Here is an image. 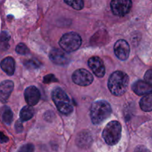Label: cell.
Segmentation results:
<instances>
[{"mask_svg": "<svg viewBox=\"0 0 152 152\" xmlns=\"http://www.w3.org/2000/svg\"><path fill=\"white\" fill-rule=\"evenodd\" d=\"M25 99L27 104L31 106L37 105L40 99V92L35 86H30L25 91Z\"/></svg>", "mask_w": 152, "mask_h": 152, "instance_id": "11", "label": "cell"}, {"mask_svg": "<svg viewBox=\"0 0 152 152\" xmlns=\"http://www.w3.org/2000/svg\"><path fill=\"white\" fill-rule=\"evenodd\" d=\"M1 68L9 76H12L15 71V61L12 57H6L0 63Z\"/></svg>", "mask_w": 152, "mask_h": 152, "instance_id": "15", "label": "cell"}, {"mask_svg": "<svg viewBox=\"0 0 152 152\" xmlns=\"http://www.w3.org/2000/svg\"><path fill=\"white\" fill-rule=\"evenodd\" d=\"M18 152H34V146L33 144H25L22 145Z\"/></svg>", "mask_w": 152, "mask_h": 152, "instance_id": "21", "label": "cell"}, {"mask_svg": "<svg viewBox=\"0 0 152 152\" xmlns=\"http://www.w3.org/2000/svg\"><path fill=\"white\" fill-rule=\"evenodd\" d=\"M76 142L80 148H89L92 143V137L91 136V134L87 132H81L77 136V139H76Z\"/></svg>", "mask_w": 152, "mask_h": 152, "instance_id": "14", "label": "cell"}, {"mask_svg": "<svg viewBox=\"0 0 152 152\" xmlns=\"http://www.w3.org/2000/svg\"><path fill=\"white\" fill-rule=\"evenodd\" d=\"M88 66L97 77H103L105 68L102 59L98 56H93L88 59Z\"/></svg>", "mask_w": 152, "mask_h": 152, "instance_id": "9", "label": "cell"}, {"mask_svg": "<svg viewBox=\"0 0 152 152\" xmlns=\"http://www.w3.org/2000/svg\"><path fill=\"white\" fill-rule=\"evenodd\" d=\"M15 128H16V132L17 133H20V132H22L23 130V126H22V120H18L16 123V125H15Z\"/></svg>", "mask_w": 152, "mask_h": 152, "instance_id": "24", "label": "cell"}, {"mask_svg": "<svg viewBox=\"0 0 152 152\" xmlns=\"http://www.w3.org/2000/svg\"><path fill=\"white\" fill-rule=\"evenodd\" d=\"M132 7L131 0H112L111 2V11L117 16H124L129 13Z\"/></svg>", "mask_w": 152, "mask_h": 152, "instance_id": "6", "label": "cell"}, {"mask_svg": "<svg viewBox=\"0 0 152 152\" xmlns=\"http://www.w3.org/2000/svg\"><path fill=\"white\" fill-rule=\"evenodd\" d=\"M9 39H10V36L7 32H2L0 34V42L2 43L3 45L7 42Z\"/></svg>", "mask_w": 152, "mask_h": 152, "instance_id": "22", "label": "cell"}, {"mask_svg": "<svg viewBox=\"0 0 152 152\" xmlns=\"http://www.w3.org/2000/svg\"><path fill=\"white\" fill-rule=\"evenodd\" d=\"M122 126L119 122L111 121L107 124L102 132V137L107 144L114 145L121 138Z\"/></svg>", "mask_w": 152, "mask_h": 152, "instance_id": "4", "label": "cell"}, {"mask_svg": "<svg viewBox=\"0 0 152 152\" xmlns=\"http://www.w3.org/2000/svg\"><path fill=\"white\" fill-rule=\"evenodd\" d=\"M114 53L121 60H126L130 53V47L126 40L120 39L114 45Z\"/></svg>", "mask_w": 152, "mask_h": 152, "instance_id": "8", "label": "cell"}, {"mask_svg": "<svg viewBox=\"0 0 152 152\" xmlns=\"http://www.w3.org/2000/svg\"><path fill=\"white\" fill-rule=\"evenodd\" d=\"M34 114V110L31 105H26L23 107L20 111V120L23 121H28L31 120Z\"/></svg>", "mask_w": 152, "mask_h": 152, "instance_id": "17", "label": "cell"}, {"mask_svg": "<svg viewBox=\"0 0 152 152\" xmlns=\"http://www.w3.org/2000/svg\"><path fill=\"white\" fill-rule=\"evenodd\" d=\"M74 83L80 86H88L92 83L94 77L86 69H78L72 75Z\"/></svg>", "mask_w": 152, "mask_h": 152, "instance_id": "7", "label": "cell"}, {"mask_svg": "<svg viewBox=\"0 0 152 152\" xmlns=\"http://www.w3.org/2000/svg\"><path fill=\"white\" fill-rule=\"evenodd\" d=\"M49 57L50 60L56 65H65L69 62V56L68 54L59 49L54 48L50 50Z\"/></svg>", "mask_w": 152, "mask_h": 152, "instance_id": "10", "label": "cell"}, {"mask_svg": "<svg viewBox=\"0 0 152 152\" xmlns=\"http://www.w3.org/2000/svg\"><path fill=\"white\" fill-rule=\"evenodd\" d=\"M132 90L139 96H144L148 94L152 93V86L146 81L138 80L133 84Z\"/></svg>", "mask_w": 152, "mask_h": 152, "instance_id": "13", "label": "cell"}, {"mask_svg": "<svg viewBox=\"0 0 152 152\" xmlns=\"http://www.w3.org/2000/svg\"><path fill=\"white\" fill-rule=\"evenodd\" d=\"M8 141V138L5 136V135L3 134L1 132H0V142H6Z\"/></svg>", "mask_w": 152, "mask_h": 152, "instance_id": "27", "label": "cell"}, {"mask_svg": "<svg viewBox=\"0 0 152 152\" xmlns=\"http://www.w3.org/2000/svg\"><path fill=\"white\" fill-rule=\"evenodd\" d=\"M82 44V39L78 34L74 32L64 34L59 40V45L66 52L77 50Z\"/></svg>", "mask_w": 152, "mask_h": 152, "instance_id": "5", "label": "cell"}, {"mask_svg": "<svg viewBox=\"0 0 152 152\" xmlns=\"http://www.w3.org/2000/svg\"><path fill=\"white\" fill-rule=\"evenodd\" d=\"M129 76L123 71H114L109 77L108 87L114 96H120L124 94L129 86Z\"/></svg>", "mask_w": 152, "mask_h": 152, "instance_id": "1", "label": "cell"}, {"mask_svg": "<svg viewBox=\"0 0 152 152\" xmlns=\"http://www.w3.org/2000/svg\"><path fill=\"white\" fill-rule=\"evenodd\" d=\"M140 106L141 109L145 112L152 111V93L144 95L140 101Z\"/></svg>", "mask_w": 152, "mask_h": 152, "instance_id": "16", "label": "cell"}, {"mask_svg": "<svg viewBox=\"0 0 152 152\" xmlns=\"http://www.w3.org/2000/svg\"><path fill=\"white\" fill-rule=\"evenodd\" d=\"M52 99L59 111L65 115L71 114L74 110L71 99L60 88L54 89L52 92Z\"/></svg>", "mask_w": 152, "mask_h": 152, "instance_id": "3", "label": "cell"}, {"mask_svg": "<svg viewBox=\"0 0 152 152\" xmlns=\"http://www.w3.org/2000/svg\"><path fill=\"white\" fill-rule=\"evenodd\" d=\"M111 114L110 104L105 100H99L94 102L91 107L90 116L94 124L98 125L106 120Z\"/></svg>", "mask_w": 152, "mask_h": 152, "instance_id": "2", "label": "cell"}, {"mask_svg": "<svg viewBox=\"0 0 152 152\" xmlns=\"http://www.w3.org/2000/svg\"><path fill=\"white\" fill-rule=\"evenodd\" d=\"M2 119L5 124L10 125L11 123L12 120H13V113L10 108H7L4 110L2 114Z\"/></svg>", "mask_w": 152, "mask_h": 152, "instance_id": "19", "label": "cell"}, {"mask_svg": "<svg viewBox=\"0 0 152 152\" xmlns=\"http://www.w3.org/2000/svg\"><path fill=\"white\" fill-rule=\"evenodd\" d=\"M134 152H151L150 150H148L144 145H138L136 148H135Z\"/></svg>", "mask_w": 152, "mask_h": 152, "instance_id": "25", "label": "cell"}, {"mask_svg": "<svg viewBox=\"0 0 152 152\" xmlns=\"http://www.w3.org/2000/svg\"><path fill=\"white\" fill-rule=\"evenodd\" d=\"M14 84L11 80H4L0 83V102L6 103L13 90Z\"/></svg>", "mask_w": 152, "mask_h": 152, "instance_id": "12", "label": "cell"}, {"mask_svg": "<svg viewBox=\"0 0 152 152\" xmlns=\"http://www.w3.org/2000/svg\"><path fill=\"white\" fill-rule=\"evenodd\" d=\"M25 65H26L28 68H31V66H32L33 68H37V66H38L39 63H37L35 60H32V61H28L27 62H25Z\"/></svg>", "mask_w": 152, "mask_h": 152, "instance_id": "26", "label": "cell"}, {"mask_svg": "<svg viewBox=\"0 0 152 152\" xmlns=\"http://www.w3.org/2000/svg\"><path fill=\"white\" fill-rule=\"evenodd\" d=\"M144 77H145V81L152 86V69L147 71Z\"/></svg>", "mask_w": 152, "mask_h": 152, "instance_id": "23", "label": "cell"}, {"mask_svg": "<svg viewBox=\"0 0 152 152\" xmlns=\"http://www.w3.org/2000/svg\"><path fill=\"white\" fill-rule=\"evenodd\" d=\"M16 51L19 54L25 55L29 53V49L28 48V47L24 43H19L16 46Z\"/></svg>", "mask_w": 152, "mask_h": 152, "instance_id": "20", "label": "cell"}, {"mask_svg": "<svg viewBox=\"0 0 152 152\" xmlns=\"http://www.w3.org/2000/svg\"><path fill=\"white\" fill-rule=\"evenodd\" d=\"M65 2L71 7L77 10H82L84 7V2L83 0H64Z\"/></svg>", "mask_w": 152, "mask_h": 152, "instance_id": "18", "label": "cell"}]
</instances>
